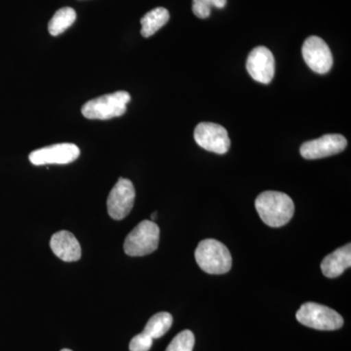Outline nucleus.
Returning <instances> with one entry per match:
<instances>
[{
  "instance_id": "f257e3e1",
  "label": "nucleus",
  "mask_w": 351,
  "mask_h": 351,
  "mask_svg": "<svg viewBox=\"0 0 351 351\" xmlns=\"http://www.w3.org/2000/svg\"><path fill=\"white\" fill-rule=\"evenodd\" d=\"M256 209L265 225L280 228L287 225L295 213L292 198L280 191H265L258 196Z\"/></svg>"
},
{
  "instance_id": "f03ea898",
  "label": "nucleus",
  "mask_w": 351,
  "mask_h": 351,
  "mask_svg": "<svg viewBox=\"0 0 351 351\" xmlns=\"http://www.w3.org/2000/svg\"><path fill=\"white\" fill-rule=\"evenodd\" d=\"M195 256L200 269L209 274H225L232 267L230 250L218 240H202L196 248Z\"/></svg>"
},
{
  "instance_id": "7ed1b4c3",
  "label": "nucleus",
  "mask_w": 351,
  "mask_h": 351,
  "mask_svg": "<svg viewBox=\"0 0 351 351\" xmlns=\"http://www.w3.org/2000/svg\"><path fill=\"white\" fill-rule=\"evenodd\" d=\"M131 101L128 92L117 91L88 101L82 107L83 117L92 120H108L123 115Z\"/></svg>"
},
{
  "instance_id": "20e7f679",
  "label": "nucleus",
  "mask_w": 351,
  "mask_h": 351,
  "mask_svg": "<svg viewBox=\"0 0 351 351\" xmlns=\"http://www.w3.org/2000/svg\"><path fill=\"white\" fill-rule=\"evenodd\" d=\"M160 230L152 221H141L127 235L124 242V252L130 257H143L156 250L159 244Z\"/></svg>"
},
{
  "instance_id": "39448f33",
  "label": "nucleus",
  "mask_w": 351,
  "mask_h": 351,
  "mask_svg": "<svg viewBox=\"0 0 351 351\" xmlns=\"http://www.w3.org/2000/svg\"><path fill=\"white\" fill-rule=\"evenodd\" d=\"M295 318L304 326L320 331H335L343 325V318L336 311L316 302L302 304Z\"/></svg>"
},
{
  "instance_id": "423d86ee",
  "label": "nucleus",
  "mask_w": 351,
  "mask_h": 351,
  "mask_svg": "<svg viewBox=\"0 0 351 351\" xmlns=\"http://www.w3.org/2000/svg\"><path fill=\"white\" fill-rule=\"evenodd\" d=\"M135 198L136 191L133 182L120 178L108 197V213L110 218L115 221L126 218L133 209Z\"/></svg>"
},
{
  "instance_id": "0eeeda50",
  "label": "nucleus",
  "mask_w": 351,
  "mask_h": 351,
  "mask_svg": "<svg viewBox=\"0 0 351 351\" xmlns=\"http://www.w3.org/2000/svg\"><path fill=\"white\" fill-rule=\"evenodd\" d=\"M195 140L208 152L225 154L230 147V138L225 127L212 122H201L196 126Z\"/></svg>"
},
{
  "instance_id": "6e6552de",
  "label": "nucleus",
  "mask_w": 351,
  "mask_h": 351,
  "mask_svg": "<svg viewBox=\"0 0 351 351\" xmlns=\"http://www.w3.org/2000/svg\"><path fill=\"white\" fill-rule=\"evenodd\" d=\"M302 57L314 73L325 75L332 69V55L328 44L318 36H309L302 48Z\"/></svg>"
},
{
  "instance_id": "1a4fd4ad",
  "label": "nucleus",
  "mask_w": 351,
  "mask_h": 351,
  "mask_svg": "<svg viewBox=\"0 0 351 351\" xmlns=\"http://www.w3.org/2000/svg\"><path fill=\"white\" fill-rule=\"evenodd\" d=\"M348 141L339 134H327L315 140L308 141L301 145L300 152L304 158L313 159L325 158L341 154L345 151Z\"/></svg>"
},
{
  "instance_id": "9d476101",
  "label": "nucleus",
  "mask_w": 351,
  "mask_h": 351,
  "mask_svg": "<svg viewBox=\"0 0 351 351\" xmlns=\"http://www.w3.org/2000/svg\"><path fill=\"white\" fill-rule=\"evenodd\" d=\"M246 69L254 80L269 84L276 73V60L271 51L265 46L254 48L247 59Z\"/></svg>"
},
{
  "instance_id": "9b49d317",
  "label": "nucleus",
  "mask_w": 351,
  "mask_h": 351,
  "mask_svg": "<svg viewBox=\"0 0 351 351\" xmlns=\"http://www.w3.org/2000/svg\"><path fill=\"white\" fill-rule=\"evenodd\" d=\"M80 156V149L75 144H56L36 149L29 154V161L34 165L48 164H69L73 162Z\"/></svg>"
},
{
  "instance_id": "f8f14e48",
  "label": "nucleus",
  "mask_w": 351,
  "mask_h": 351,
  "mask_svg": "<svg viewBox=\"0 0 351 351\" xmlns=\"http://www.w3.org/2000/svg\"><path fill=\"white\" fill-rule=\"evenodd\" d=\"M53 253L64 262H76L82 258V247L73 233L62 230L53 234L50 240Z\"/></svg>"
},
{
  "instance_id": "ddd939ff",
  "label": "nucleus",
  "mask_w": 351,
  "mask_h": 351,
  "mask_svg": "<svg viewBox=\"0 0 351 351\" xmlns=\"http://www.w3.org/2000/svg\"><path fill=\"white\" fill-rule=\"evenodd\" d=\"M351 265V244L337 249L324 258L321 263V270L328 278H336L343 274Z\"/></svg>"
},
{
  "instance_id": "4468645a",
  "label": "nucleus",
  "mask_w": 351,
  "mask_h": 351,
  "mask_svg": "<svg viewBox=\"0 0 351 351\" xmlns=\"http://www.w3.org/2000/svg\"><path fill=\"white\" fill-rule=\"evenodd\" d=\"M170 19L169 11L163 7H157L145 14L141 20L142 29L141 34L144 38H149L158 32Z\"/></svg>"
},
{
  "instance_id": "2eb2a0df",
  "label": "nucleus",
  "mask_w": 351,
  "mask_h": 351,
  "mask_svg": "<svg viewBox=\"0 0 351 351\" xmlns=\"http://www.w3.org/2000/svg\"><path fill=\"white\" fill-rule=\"evenodd\" d=\"M76 20V13L75 9L71 7H64L59 9L53 16L52 19L48 24V31L51 36H57L66 32Z\"/></svg>"
},
{
  "instance_id": "dca6fc26",
  "label": "nucleus",
  "mask_w": 351,
  "mask_h": 351,
  "mask_svg": "<svg viewBox=\"0 0 351 351\" xmlns=\"http://www.w3.org/2000/svg\"><path fill=\"white\" fill-rule=\"evenodd\" d=\"M173 324V316L168 313L154 314L145 325L144 332L152 339H159L163 337Z\"/></svg>"
},
{
  "instance_id": "f3484780",
  "label": "nucleus",
  "mask_w": 351,
  "mask_h": 351,
  "mask_svg": "<svg viewBox=\"0 0 351 351\" xmlns=\"http://www.w3.org/2000/svg\"><path fill=\"white\" fill-rule=\"evenodd\" d=\"M195 343L193 332L189 330H184L173 339L166 351H193Z\"/></svg>"
},
{
  "instance_id": "a211bd4d",
  "label": "nucleus",
  "mask_w": 351,
  "mask_h": 351,
  "mask_svg": "<svg viewBox=\"0 0 351 351\" xmlns=\"http://www.w3.org/2000/svg\"><path fill=\"white\" fill-rule=\"evenodd\" d=\"M228 0H193V11L196 17L206 19L211 14L212 7L223 9Z\"/></svg>"
},
{
  "instance_id": "6ab92c4d",
  "label": "nucleus",
  "mask_w": 351,
  "mask_h": 351,
  "mask_svg": "<svg viewBox=\"0 0 351 351\" xmlns=\"http://www.w3.org/2000/svg\"><path fill=\"white\" fill-rule=\"evenodd\" d=\"M154 343V339L147 336L144 332L134 337L129 345L130 351H149Z\"/></svg>"
},
{
  "instance_id": "aec40b11",
  "label": "nucleus",
  "mask_w": 351,
  "mask_h": 351,
  "mask_svg": "<svg viewBox=\"0 0 351 351\" xmlns=\"http://www.w3.org/2000/svg\"><path fill=\"white\" fill-rule=\"evenodd\" d=\"M156 216H157V213H156V212H154V214H152V219H156Z\"/></svg>"
},
{
  "instance_id": "412c9836",
  "label": "nucleus",
  "mask_w": 351,
  "mask_h": 351,
  "mask_svg": "<svg viewBox=\"0 0 351 351\" xmlns=\"http://www.w3.org/2000/svg\"><path fill=\"white\" fill-rule=\"evenodd\" d=\"M61 351H73V350H68V348H64V350H62Z\"/></svg>"
}]
</instances>
